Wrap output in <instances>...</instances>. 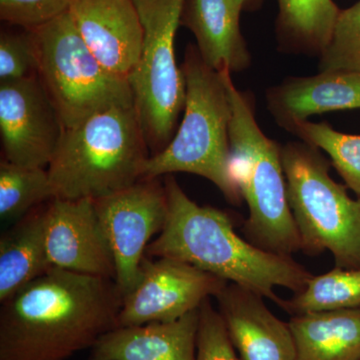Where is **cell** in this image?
I'll return each mask as SVG.
<instances>
[{"instance_id":"obj_1","label":"cell","mask_w":360,"mask_h":360,"mask_svg":"<svg viewBox=\"0 0 360 360\" xmlns=\"http://www.w3.org/2000/svg\"><path fill=\"white\" fill-rule=\"evenodd\" d=\"M113 279L51 267L1 302L0 360H68L118 328Z\"/></svg>"},{"instance_id":"obj_2","label":"cell","mask_w":360,"mask_h":360,"mask_svg":"<svg viewBox=\"0 0 360 360\" xmlns=\"http://www.w3.org/2000/svg\"><path fill=\"white\" fill-rule=\"evenodd\" d=\"M165 187L167 221L146 257L181 260L277 305L281 298L274 288L300 292L314 276L292 257L260 250L241 238L229 213L194 202L172 174L165 177Z\"/></svg>"},{"instance_id":"obj_3","label":"cell","mask_w":360,"mask_h":360,"mask_svg":"<svg viewBox=\"0 0 360 360\" xmlns=\"http://www.w3.org/2000/svg\"><path fill=\"white\" fill-rule=\"evenodd\" d=\"M148 149L134 106L90 116L65 129L47 167L54 195L96 200L134 186Z\"/></svg>"},{"instance_id":"obj_4","label":"cell","mask_w":360,"mask_h":360,"mask_svg":"<svg viewBox=\"0 0 360 360\" xmlns=\"http://www.w3.org/2000/svg\"><path fill=\"white\" fill-rule=\"evenodd\" d=\"M181 68L186 84L181 124L162 150L149 156L143 177L158 179L175 172L198 175L212 181L229 203L240 205L243 200L229 142L231 105L224 77L205 65L193 45Z\"/></svg>"},{"instance_id":"obj_5","label":"cell","mask_w":360,"mask_h":360,"mask_svg":"<svg viewBox=\"0 0 360 360\" xmlns=\"http://www.w3.org/2000/svg\"><path fill=\"white\" fill-rule=\"evenodd\" d=\"M220 73L231 105L232 167L250 212L243 224V236L260 250L292 257L302 246L288 202L283 148L258 127L252 104L236 89L231 73Z\"/></svg>"},{"instance_id":"obj_6","label":"cell","mask_w":360,"mask_h":360,"mask_svg":"<svg viewBox=\"0 0 360 360\" xmlns=\"http://www.w3.org/2000/svg\"><path fill=\"white\" fill-rule=\"evenodd\" d=\"M281 155L300 251L309 257L329 251L335 266L360 269V198H350L345 186L331 179L319 148L290 142Z\"/></svg>"},{"instance_id":"obj_7","label":"cell","mask_w":360,"mask_h":360,"mask_svg":"<svg viewBox=\"0 0 360 360\" xmlns=\"http://www.w3.org/2000/svg\"><path fill=\"white\" fill-rule=\"evenodd\" d=\"M30 32L37 77L65 129L111 108L134 106L127 78L99 63L68 11Z\"/></svg>"},{"instance_id":"obj_8","label":"cell","mask_w":360,"mask_h":360,"mask_svg":"<svg viewBox=\"0 0 360 360\" xmlns=\"http://www.w3.org/2000/svg\"><path fill=\"white\" fill-rule=\"evenodd\" d=\"M144 37L141 56L127 77L134 110L153 155L169 143L186 98V77L174 41L184 0H134Z\"/></svg>"},{"instance_id":"obj_9","label":"cell","mask_w":360,"mask_h":360,"mask_svg":"<svg viewBox=\"0 0 360 360\" xmlns=\"http://www.w3.org/2000/svg\"><path fill=\"white\" fill-rule=\"evenodd\" d=\"M94 205L115 258V281L124 297L139 283L148 245L167 224L165 184L143 177L134 186L94 200Z\"/></svg>"},{"instance_id":"obj_10","label":"cell","mask_w":360,"mask_h":360,"mask_svg":"<svg viewBox=\"0 0 360 360\" xmlns=\"http://www.w3.org/2000/svg\"><path fill=\"white\" fill-rule=\"evenodd\" d=\"M227 283L181 260L146 255L139 283L123 297L118 326L175 321L217 297Z\"/></svg>"},{"instance_id":"obj_11","label":"cell","mask_w":360,"mask_h":360,"mask_svg":"<svg viewBox=\"0 0 360 360\" xmlns=\"http://www.w3.org/2000/svg\"><path fill=\"white\" fill-rule=\"evenodd\" d=\"M65 129L37 75L0 80L4 160L23 167L47 168Z\"/></svg>"},{"instance_id":"obj_12","label":"cell","mask_w":360,"mask_h":360,"mask_svg":"<svg viewBox=\"0 0 360 360\" xmlns=\"http://www.w3.org/2000/svg\"><path fill=\"white\" fill-rule=\"evenodd\" d=\"M45 243L51 267L115 281V258L94 200L54 198L49 201Z\"/></svg>"},{"instance_id":"obj_13","label":"cell","mask_w":360,"mask_h":360,"mask_svg":"<svg viewBox=\"0 0 360 360\" xmlns=\"http://www.w3.org/2000/svg\"><path fill=\"white\" fill-rule=\"evenodd\" d=\"M68 13L99 63L127 79L141 56L144 37L134 0H75Z\"/></svg>"},{"instance_id":"obj_14","label":"cell","mask_w":360,"mask_h":360,"mask_svg":"<svg viewBox=\"0 0 360 360\" xmlns=\"http://www.w3.org/2000/svg\"><path fill=\"white\" fill-rule=\"evenodd\" d=\"M264 298L229 283L215 297L236 354L240 360H295L290 323L272 314Z\"/></svg>"},{"instance_id":"obj_15","label":"cell","mask_w":360,"mask_h":360,"mask_svg":"<svg viewBox=\"0 0 360 360\" xmlns=\"http://www.w3.org/2000/svg\"><path fill=\"white\" fill-rule=\"evenodd\" d=\"M200 309L172 321L118 326L90 348L89 360H195Z\"/></svg>"},{"instance_id":"obj_16","label":"cell","mask_w":360,"mask_h":360,"mask_svg":"<svg viewBox=\"0 0 360 360\" xmlns=\"http://www.w3.org/2000/svg\"><path fill=\"white\" fill-rule=\"evenodd\" d=\"M266 98L276 122L290 130L311 115L360 108V75L324 70L314 77L291 78L270 89Z\"/></svg>"},{"instance_id":"obj_17","label":"cell","mask_w":360,"mask_h":360,"mask_svg":"<svg viewBox=\"0 0 360 360\" xmlns=\"http://www.w3.org/2000/svg\"><path fill=\"white\" fill-rule=\"evenodd\" d=\"M241 11L234 0H184L180 25L193 33L200 58L217 72H239L250 65Z\"/></svg>"},{"instance_id":"obj_18","label":"cell","mask_w":360,"mask_h":360,"mask_svg":"<svg viewBox=\"0 0 360 360\" xmlns=\"http://www.w3.org/2000/svg\"><path fill=\"white\" fill-rule=\"evenodd\" d=\"M45 206L14 222L0 238V302L51 269L45 243Z\"/></svg>"},{"instance_id":"obj_19","label":"cell","mask_w":360,"mask_h":360,"mask_svg":"<svg viewBox=\"0 0 360 360\" xmlns=\"http://www.w3.org/2000/svg\"><path fill=\"white\" fill-rule=\"evenodd\" d=\"M295 360H360L359 309L291 316Z\"/></svg>"},{"instance_id":"obj_20","label":"cell","mask_w":360,"mask_h":360,"mask_svg":"<svg viewBox=\"0 0 360 360\" xmlns=\"http://www.w3.org/2000/svg\"><path fill=\"white\" fill-rule=\"evenodd\" d=\"M278 307L291 316L359 309L360 269L335 266L321 276H312L300 292L290 300L281 298Z\"/></svg>"},{"instance_id":"obj_21","label":"cell","mask_w":360,"mask_h":360,"mask_svg":"<svg viewBox=\"0 0 360 360\" xmlns=\"http://www.w3.org/2000/svg\"><path fill=\"white\" fill-rule=\"evenodd\" d=\"M278 27L285 39L321 56L340 13L333 0H278Z\"/></svg>"},{"instance_id":"obj_22","label":"cell","mask_w":360,"mask_h":360,"mask_svg":"<svg viewBox=\"0 0 360 360\" xmlns=\"http://www.w3.org/2000/svg\"><path fill=\"white\" fill-rule=\"evenodd\" d=\"M54 198L47 168L23 167L6 160H1L0 219L2 222L14 224Z\"/></svg>"},{"instance_id":"obj_23","label":"cell","mask_w":360,"mask_h":360,"mask_svg":"<svg viewBox=\"0 0 360 360\" xmlns=\"http://www.w3.org/2000/svg\"><path fill=\"white\" fill-rule=\"evenodd\" d=\"M290 131L305 143L328 153L347 186L360 198V135L342 134L328 123L307 120L296 123Z\"/></svg>"},{"instance_id":"obj_24","label":"cell","mask_w":360,"mask_h":360,"mask_svg":"<svg viewBox=\"0 0 360 360\" xmlns=\"http://www.w3.org/2000/svg\"><path fill=\"white\" fill-rule=\"evenodd\" d=\"M319 70L360 75V0L338 14L330 41L321 52Z\"/></svg>"},{"instance_id":"obj_25","label":"cell","mask_w":360,"mask_h":360,"mask_svg":"<svg viewBox=\"0 0 360 360\" xmlns=\"http://www.w3.org/2000/svg\"><path fill=\"white\" fill-rule=\"evenodd\" d=\"M195 360H240L219 310L206 300L200 307Z\"/></svg>"},{"instance_id":"obj_26","label":"cell","mask_w":360,"mask_h":360,"mask_svg":"<svg viewBox=\"0 0 360 360\" xmlns=\"http://www.w3.org/2000/svg\"><path fill=\"white\" fill-rule=\"evenodd\" d=\"M37 56L32 32H4L0 35V80L37 75Z\"/></svg>"},{"instance_id":"obj_27","label":"cell","mask_w":360,"mask_h":360,"mask_svg":"<svg viewBox=\"0 0 360 360\" xmlns=\"http://www.w3.org/2000/svg\"><path fill=\"white\" fill-rule=\"evenodd\" d=\"M75 0H0V18L32 30L70 11Z\"/></svg>"},{"instance_id":"obj_28","label":"cell","mask_w":360,"mask_h":360,"mask_svg":"<svg viewBox=\"0 0 360 360\" xmlns=\"http://www.w3.org/2000/svg\"><path fill=\"white\" fill-rule=\"evenodd\" d=\"M234 1L241 11H245V9H253L259 6L262 0H234Z\"/></svg>"}]
</instances>
